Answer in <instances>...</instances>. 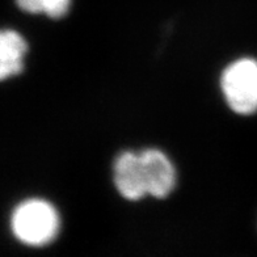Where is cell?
Wrapping results in <instances>:
<instances>
[{"mask_svg":"<svg viewBox=\"0 0 257 257\" xmlns=\"http://www.w3.org/2000/svg\"><path fill=\"white\" fill-rule=\"evenodd\" d=\"M146 186L150 196L164 198L176 184V172L171 160L159 150H145L141 153Z\"/></svg>","mask_w":257,"mask_h":257,"instance_id":"3","label":"cell"},{"mask_svg":"<svg viewBox=\"0 0 257 257\" xmlns=\"http://www.w3.org/2000/svg\"><path fill=\"white\" fill-rule=\"evenodd\" d=\"M222 89L235 113L252 114L257 110V61L243 58L231 63L222 75Z\"/></svg>","mask_w":257,"mask_h":257,"instance_id":"2","label":"cell"},{"mask_svg":"<svg viewBox=\"0 0 257 257\" xmlns=\"http://www.w3.org/2000/svg\"><path fill=\"white\" fill-rule=\"evenodd\" d=\"M114 184L126 200L137 201L147 196L141 153H122L114 163Z\"/></svg>","mask_w":257,"mask_h":257,"instance_id":"4","label":"cell"},{"mask_svg":"<svg viewBox=\"0 0 257 257\" xmlns=\"http://www.w3.org/2000/svg\"><path fill=\"white\" fill-rule=\"evenodd\" d=\"M61 220L55 207L48 201L32 198L21 202L14 210L11 227L21 243L42 247L54 240Z\"/></svg>","mask_w":257,"mask_h":257,"instance_id":"1","label":"cell"},{"mask_svg":"<svg viewBox=\"0 0 257 257\" xmlns=\"http://www.w3.org/2000/svg\"><path fill=\"white\" fill-rule=\"evenodd\" d=\"M17 6L29 14H45L58 19L67 14L71 0H16Z\"/></svg>","mask_w":257,"mask_h":257,"instance_id":"6","label":"cell"},{"mask_svg":"<svg viewBox=\"0 0 257 257\" xmlns=\"http://www.w3.org/2000/svg\"><path fill=\"white\" fill-rule=\"evenodd\" d=\"M27 42L12 29H4L0 36V76L7 79L20 74L27 53Z\"/></svg>","mask_w":257,"mask_h":257,"instance_id":"5","label":"cell"}]
</instances>
